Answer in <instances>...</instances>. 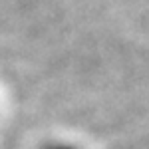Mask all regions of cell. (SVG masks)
I'll list each match as a JSON object with an SVG mask.
<instances>
[{
  "label": "cell",
  "instance_id": "1",
  "mask_svg": "<svg viewBox=\"0 0 149 149\" xmlns=\"http://www.w3.org/2000/svg\"><path fill=\"white\" fill-rule=\"evenodd\" d=\"M46 149H76V147H70V145H62V143H58V145H50Z\"/></svg>",
  "mask_w": 149,
  "mask_h": 149
}]
</instances>
